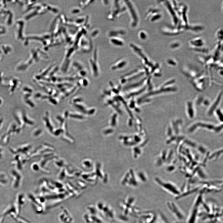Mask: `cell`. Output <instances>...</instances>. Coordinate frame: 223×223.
Instances as JSON below:
<instances>
[{"label":"cell","mask_w":223,"mask_h":223,"mask_svg":"<svg viewBox=\"0 0 223 223\" xmlns=\"http://www.w3.org/2000/svg\"><path fill=\"white\" fill-rule=\"evenodd\" d=\"M161 187L167 192L175 196V198L179 196L181 191L174 184L170 182H161Z\"/></svg>","instance_id":"3"},{"label":"cell","mask_w":223,"mask_h":223,"mask_svg":"<svg viewBox=\"0 0 223 223\" xmlns=\"http://www.w3.org/2000/svg\"><path fill=\"white\" fill-rule=\"evenodd\" d=\"M180 223V222H178V223Z\"/></svg>","instance_id":"5"},{"label":"cell","mask_w":223,"mask_h":223,"mask_svg":"<svg viewBox=\"0 0 223 223\" xmlns=\"http://www.w3.org/2000/svg\"><path fill=\"white\" fill-rule=\"evenodd\" d=\"M166 206L169 211L178 220L182 221L184 219V213L175 202L169 201L167 202Z\"/></svg>","instance_id":"1"},{"label":"cell","mask_w":223,"mask_h":223,"mask_svg":"<svg viewBox=\"0 0 223 223\" xmlns=\"http://www.w3.org/2000/svg\"><path fill=\"white\" fill-rule=\"evenodd\" d=\"M203 206L200 203L194 201L192 209L187 219V223H196L200 211L201 207Z\"/></svg>","instance_id":"2"},{"label":"cell","mask_w":223,"mask_h":223,"mask_svg":"<svg viewBox=\"0 0 223 223\" xmlns=\"http://www.w3.org/2000/svg\"><path fill=\"white\" fill-rule=\"evenodd\" d=\"M65 215L63 210L59 216V218L61 223H74L72 217L67 211L65 210Z\"/></svg>","instance_id":"4"}]
</instances>
